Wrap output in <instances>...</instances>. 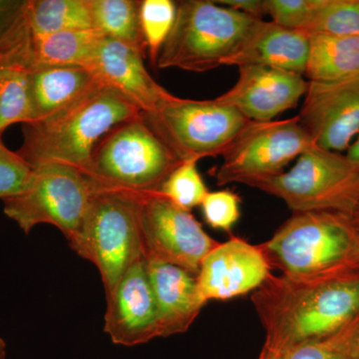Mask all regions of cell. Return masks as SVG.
I'll return each instance as SVG.
<instances>
[{"mask_svg": "<svg viewBox=\"0 0 359 359\" xmlns=\"http://www.w3.org/2000/svg\"><path fill=\"white\" fill-rule=\"evenodd\" d=\"M313 146L299 116L280 121L252 122L223 156L216 172L217 183L248 186L256 180L276 176Z\"/></svg>", "mask_w": 359, "mask_h": 359, "instance_id": "10", "label": "cell"}, {"mask_svg": "<svg viewBox=\"0 0 359 359\" xmlns=\"http://www.w3.org/2000/svg\"><path fill=\"white\" fill-rule=\"evenodd\" d=\"M145 195L96 190L71 249L100 271L106 297L132 264L144 259L140 209Z\"/></svg>", "mask_w": 359, "mask_h": 359, "instance_id": "5", "label": "cell"}, {"mask_svg": "<svg viewBox=\"0 0 359 359\" xmlns=\"http://www.w3.org/2000/svg\"><path fill=\"white\" fill-rule=\"evenodd\" d=\"M215 2L249 15L255 20H262L266 15V0H218Z\"/></svg>", "mask_w": 359, "mask_h": 359, "instance_id": "34", "label": "cell"}, {"mask_svg": "<svg viewBox=\"0 0 359 359\" xmlns=\"http://www.w3.org/2000/svg\"><path fill=\"white\" fill-rule=\"evenodd\" d=\"M28 0H0V65L32 66Z\"/></svg>", "mask_w": 359, "mask_h": 359, "instance_id": "24", "label": "cell"}, {"mask_svg": "<svg viewBox=\"0 0 359 359\" xmlns=\"http://www.w3.org/2000/svg\"><path fill=\"white\" fill-rule=\"evenodd\" d=\"M33 168L18 152L9 150L0 136V199L15 197L32 183Z\"/></svg>", "mask_w": 359, "mask_h": 359, "instance_id": "29", "label": "cell"}, {"mask_svg": "<svg viewBox=\"0 0 359 359\" xmlns=\"http://www.w3.org/2000/svg\"><path fill=\"white\" fill-rule=\"evenodd\" d=\"M182 163L142 113L99 142L84 173L96 190L150 195Z\"/></svg>", "mask_w": 359, "mask_h": 359, "instance_id": "4", "label": "cell"}, {"mask_svg": "<svg viewBox=\"0 0 359 359\" xmlns=\"http://www.w3.org/2000/svg\"><path fill=\"white\" fill-rule=\"evenodd\" d=\"M106 299L104 332L113 344L134 346L160 337L157 306L145 259L132 264Z\"/></svg>", "mask_w": 359, "mask_h": 359, "instance_id": "13", "label": "cell"}, {"mask_svg": "<svg viewBox=\"0 0 359 359\" xmlns=\"http://www.w3.org/2000/svg\"><path fill=\"white\" fill-rule=\"evenodd\" d=\"M353 359H359V316L332 337Z\"/></svg>", "mask_w": 359, "mask_h": 359, "instance_id": "33", "label": "cell"}, {"mask_svg": "<svg viewBox=\"0 0 359 359\" xmlns=\"http://www.w3.org/2000/svg\"><path fill=\"white\" fill-rule=\"evenodd\" d=\"M304 30L311 36H358L359 0H323Z\"/></svg>", "mask_w": 359, "mask_h": 359, "instance_id": "26", "label": "cell"}, {"mask_svg": "<svg viewBox=\"0 0 359 359\" xmlns=\"http://www.w3.org/2000/svg\"><path fill=\"white\" fill-rule=\"evenodd\" d=\"M283 359H353L330 339L297 347L283 354Z\"/></svg>", "mask_w": 359, "mask_h": 359, "instance_id": "32", "label": "cell"}, {"mask_svg": "<svg viewBox=\"0 0 359 359\" xmlns=\"http://www.w3.org/2000/svg\"><path fill=\"white\" fill-rule=\"evenodd\" d=\"M140 231L146 262L172 264L195 278L203 259L219 244L205 233L190 212L159 193L145 195L142 199Z\"/></svg>", "mask_w": 359, "mask_h": 359, "instance_id": "11", "label": "cell"}, {"mask_svg": "<svg viewBox=\"0 0 359 359\" xmlns=\"http://www.w3.org/2000/svg\"><path fill=\"white\" fill-rule=\"evenodd\" d=\"M104 39L103 33L95 28L32 37L30 68L37 65L88 67Z\"/></svg>", "mask_w": 359, "mask_h": 359, "instance_id": "20", "label": "cell"}, {"mask_svg": "<svg viewBox=\"0 0 359 359\" xmlns=\"http://www.w3.org/2000/svg\"><path fill=\"white\" fill-rule=\"evenodd\" d=\"M145 116L183 162L223 157L252 123L217 98L191 100L176 96Z\"/></svg>", "mask_w": 359, "mask_h": 359, "instance_id": "9", "label": "cell"}, {"mask_svg": "<svg viewBox=\"0 0 359 359\" xmlns=\"http://www.w3.org/2000/svg\"><path fill=\"white\" fill-rule=\"evenodd\" d=\"M240 205L237 194L223 190L208 193L201 207L205 223L211 228L231 231L240 219Z\"/></svg>", "mask_w": 359, "mask_h": 359, "instance_id": "30", "label": "cell"}, {"mask_svg": "<svg viewBox=\"0 0 359 359\" xmlns=\"http://www.w3.org/2000/svg\"><path fill=\"white\" fill-rule=\"evenodd\" d=\"M311 37L306 30L292 29L273 21L256 20L224 65L266 66L304 75Z\"/></svg>", "mask_w": 359, "mask_h": 359, "instance_id": "17", "label": "cell"}, {"mask_svg": "<svg viewBox=\"0 0 359 359\" xmlns=\"http://www.w3.org/2000/svg\"><path fill=\"white\" fill-rule=\"evenodd\" d=\"M259 359H283V354L264 346Z\"/></svg>", "mask_w": 359, "mask_h": 359, "instance_id": "36", "label": "cell"}, {"mask_svg": "<svg viewBox=\"0 0 359 359\" xmlns=\"http://www.w3.org/2000/svg\"><path fill=\"white\" fill-rule=\"evenodd\" d=\"M308 88L309 80L304 75L266 66H242L235 85L217 99L250 121L271 122L294 108Z\"/></svg>", "mask_w": 359, "mask_h": 359, "instance_id": "14", "label": "cell"}, {"mask_svg": "<svg viewBox=\"0 0 359 359\" xmlns=\"http://www.w3.org/2000/svg\"><path fill=\"white\" fill-rule=\"evenodd\" d=\"M27 18L32 37L94 28L89 0H28Z\"/></svg>", "mask_w": 359, "mask_h": 359, "instance_id": "23", "label": "cell"}, {"mask_svg": "<svg viewBox=\"0 0 359 359\" xmlns=\"http://www.w3.org/2000/svg\"><path fill=\"white\" fill-rule=\"evenodd\" d=\"M255 20L210 0L177 2L176 21L157 61L160 69L207 72L224 65Z\"/></svg>", "mask_w": 359, "mask_h": 359, "instance_id": "6", "label": "cell"}, {"mask_svg": "<svg viewBox=\"0 0 359 359\" xmlns=\"http://www.w3.org/2000/svg\"><path fill=\"white\" fill-rule=\"evenodd\" d=\"M248 186L283 200L294 212L337 211L351 216L359 202V169L346 155L313 146L290 171Z\"/></svg>", "mask_w": 359, "mask_h": 359, "instance_id": "7", "label": "cell"}, {"mask_svg": "<svg viewBox=\"0 0 359 359\" xmlns=\"http://www.w3.org/2000/svg\"><path fill=\"white\" fill-rule=\"evenodd\" d=\"M144 57L131 47L105 37L87 68L100 83L121 94L144 114H151L176 96L153 79Z\"/></svg>", "mask_w": 359, "mask_h": 359, "instance_id": "16", "label": "cell"}, {"mask_svg": "<svg viewBox=\"0 0 359 359\" xmlns=\"http://www.w3.org/2000/svg\"><path fill=\"white\" fill-rule=\"evenodd\" d=\"M351 217H353L354 223H355L356 226H358L359 230V202L358 205H356L355 210H354L353 215H351Z\"/></svg>", "mask_w": 359, "mask_h": 359, "instance_id": "38", "label": "cell"}, {"mask_svg": "<svg viewBox=\"0 0 359 359\" xmlns=\"http://www.w3.org/2000/svg\"><path fill=\"white\" fill-rule=\"evenodd\" d=\"M146 263L157 306L159 337L184 334L207 304L197 278L172 264Z\"/></svg>", "mask_w": 359, "mask_h": 359, "instance_id": "18", "label": "cell"}, {"mask_svg": "<svg viewBox=\"0 0 359 359\" xmlns=\"http://www.w3.org/2000/svg\"><path fill=\"white\" fill-rule=\"evenodd\" d=\"M252 304L266 330L264 346L285 354L330 339L359 316V275L306 283L269 276Z\"/></svg>", "mask_w": 359, "mask_h": 359, "instance_id": "1", "label": "cell"}, {"mask_svg": "<svg viewBox=\"0 0 359 359\" xmlns=\"http://www.w3.org/2000/svg\"><path fill=\"white\" fill-rule=\"evenodd\" d=\"M177 2L172 0H143L140 6L142 33L151 62L157 67L161 49L173 29Z\"/></svg>", "mask_w": 359, "mask_h": 359, "instance_id": "27", "label": "cell"}, {"mask_svg": "<svg viewBox=\"0 0 359 359\" xmlns=\"http://www.w3.org/2000/svg\"><path fill=\"white\" fill-rule=\"evenodd\" d=\"M314 145L347 151L359 134V74L334 81H309L297 115Z\"/></svg>", "mask_w": 359, "mask_h": 359, "instance_id": "12", "label": "cell"}, {"mask_svg": "<svg viewBox=\"0 0 359 359\" xmlns=\"http://www.w3.org/2000/svg\"><path fill=\"white\" fill-rule=\"evenodd\" d=\"M208 193L197 162L182 163L170 174L159 191L163 197L189 212L202 205Z\"/></svg>", "mask_w": 359, "mask_h": 359, "instance_id": "28", "label": "cell"}, {"mask_svg": "<svg viewBox=\"0 0 359 359\" xmlns=\"http://www.w3.org/2000/svg\"><path fill=\"white\" fill-rule=\"evenodd\" d=\"M142 113L114 89L99 83L56 114L21 125L23 142L16 152L33 169L59 163L85 172L99 142Z\"/></svg>", "mask_w": 359, "mask_h": 359, "instance_id": "3", "label": "cell"}, {"mask_svg": "<svg viewBox=\"0 0 359 359\" xmlns=\"http://www.w3.org/2000/svg\"><path fill=\"white\" fill-rule=\"evenodd\" d=\"M25 192L4 200V212L28 235L35 226H55L67 238L77 237L96 192L91 179L69 165L49 163L33 169Z\"/></svg>", "mask_w": 359, "mask_h": 359, "instance_id": "8", "label": "cell"}, {"mask_svg": "<svg viewBox=\"0 0 359 359\" xmlns=\"http://www.w3.org/2000/svg\"><path fill=\"white\" fill-rule=\"evenodd\" d=\"M257 245L271 269L297 282L359 275V230L344 212H294L273 237Z\"/></svg>", "mask_w": 359, "mask_h": 359, "instance_id": "2", "label": "cell"}, {"mask_svg": "<svg viewBox=\"0 0 359 359\" xmlns=\"http://www.w3.org/2000/svg\"><path fill=\"white\" fill-rule=\"evenodd\" d=\"M95 29L145 55L147 51L140 23L138 0H89Z\"/></svg>", "mask_w": 359, "mask_h": 359, "instance_id": "22", "label": "cell"}, {"mask_svg": "<svg viewBox=\"0 0 359 359\" xmlns=\"http://www.w3.org/2000/svg\"><path fill=\"white\" fill-rule=\"evenodd\" d=\"M99 83L94 73L84 66H33L28 69L32 122L56 114Z\"/></svg>", "mask_w": 359, "mask_h": 359, "instance_id": "19", "label": "cell"}, {"mask_svg": "<svg viewBox=\"0 0 359 359\" xmlns=\"http://www.w3.org/2000/svg\"><path fill=\"white\" fill-rule=\"evenodd\" d=\"M323 0H266V15L276 25L304 30Z\"/></svg>", "mask_w": 359, "mask_h": 359, "instance_id": "31", "label": "cell"}, {"mask_svg": "<svg viewBox=\"0 0 359 359\" xmlns=\"http://www.w3.org/2000/svg\"><path fill=\"white\" fill-rule=\"evenodd\" d=\"M346 156L347 159L351 161L354 166L359 169V134L356 137L355 140L353 142V144L347 149Z\"/></svg>", "mask_w": 359, "mask_h": 359, "instance_id": "35", "label": "cell"}, {"mask_svg": "<svg viewBox=\"0 0 359 359\" xmlns=\"http://www.w3.org/2000/svg\"><path fill=\"white\" fill-rule=\"evenodd\" d=\"M32 121L28 68L0 65V136L11 125Z\"/></svg>", "mask_w": 359, "mask_h": 359, "instance_id": "25", "label": "cell"}, {"mask_svg": "<svg viewBox=\"0 0 359 359\" xmlns=\"http://www.w3.org/2000/svg\"><path fill=\"white\" fill-rule=\"evenodd\" d=\"M271 276L259 245L240 238L219 243L201 264L197 283L205 301H226L255 292Z\"/></svg>", "mask_w": 359, "mask_h": 359, "instance_id": "15", "label": "cell"}, {"mask_svg": "<svg viewBox=\"0 0 359 359\" xmlns=\"http://www.w3.org/2000/svg\"><path fill=\"white\" fill-rule=\"evenodd\" d=\"M0 359H7L6 342L2 337H0Z\"/></svg>", "mask_w": 359, "mask_h": 359, "instance_id": "37", "label": "cell"}, {"mask_svg": "<svg viewBox=\"0 0 359 359\" xmlns=\"http://www.w3.org/2000/svg\"><path fill=\"white\" fill-rule=\"evenodd\" d=\"M359 74L358 36L313 35L304 75L309 81H334Z\"/></svg>", "mask_w": 359, "mask_h": 359, "instance_id": "21", "label": "cell"}]
</instances>
